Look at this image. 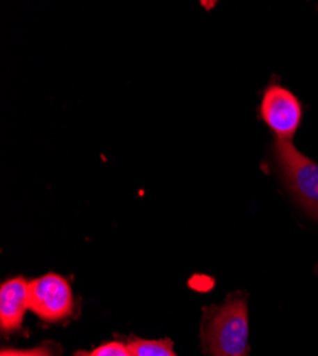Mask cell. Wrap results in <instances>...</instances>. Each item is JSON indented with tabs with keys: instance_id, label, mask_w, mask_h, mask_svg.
Returning <instances> with one entry per match:
<instances>
[{
	"instance_id": "6da1fadb",
	"label": "cell",
	"mask_w": 318,
	"mask_h": 356,
	"mask_svg": "<svg viewBox=\"0 0 318 356\" xmlns=\"http://www.w3.org/2000/svg\"><path fill=\"white\" fill-rule=\"evenodd\" d=\"M247 296L234 292L221 305L203 309L200 338L206 356H250Z\"/></svg>"
},
{
	"instance_id": "7a4b0ae2",
	"label": "cell",
	"mask_w": 318,
	"mask_h": 356,
	"mask_svg": "<svg viewBox=\"0 0 318 356\" xmlns=\"http://www.w3.org/2000/svg\"><path fill=\"white\" fill-rule=\"evenodd\" d=\"M273 154L287 188L303 210L318 221V164L305 157L292 141H276Z\"/></svg>"
},
{
	"instance_id": "3957f363",
	"label": "cell",
	"mask_w": 318,
	"mask_h": 356,
	"mask_svg": "<svg viewBox=\"0 0 318 356\" xmlns=\"http://www.w3.org/2000/svg\"><path fill=\"white\" fill-rule=\"evenodd\" d=\"M76 308L69 281L59 274H46L29 282V309L47 323L66 321Z\"/></svg>"
},
{
	"instance_id": "277c9868",
	"label": "cell",
	"mask_w": 318,
	"mask_h": 356,
	"mask_svg": "<svg viewBox=\"0 0 318 356\" xmlns=\"http://www.w3.org/2000/svg\"><path fill=\"white\" fill-rule=\"evenodd\" d=\"M258 111L278 141H292L303 118L300 100L288 88L276 83L266 88Z\"/></svg>"
},
{
	"instance_id": "5b68a950",
	"label": "cell",
	"mask_w": 318,
	"mask_h": 356,
	"mask_svg": "<svg viewBox=\"0 0 318 356\" xmlns=\"http://www.w3.org/2000/svg\"><path fill=\"white\" fill-rule=\"evenodd\" d=\"M29 282L23 277H16L0 286V330L3 334H13L22 328L29 309Z\"/></svg>"
},
{
	"instance_id": "8992f818",
	"label": "cell",
	"mask_w": 318,
	"mask_h": 356,
	"mask_svg": "<svg viewBox=\"0 0 318 356\" xmlns=\"http://www.w3.org/2000/svg\"><path fill=\"white\" fill-rule=\"evenodd\" d=\"M134 356H177L168 338L163 339H141L132 337L127 342Z\"/></svg>"
},
{
	"instance_id": "52a82bcc",
	"label": "cell",
	"mask_w": 318,
	"mask_h": 356,
	"mask_svg": "<svg viewBox=\"0 0 318 356\" xmlns=\"http://www.w3.org/2000/svg\"><path fill=\"white\" fill-rule=\"evenodd\" d=\"M74 356H134L127 343L111 341L92 350H77Z\"/></svg>"
},
{
	"instance_id": "ba28073f",
	"label": "cell",
	"mask_w": 318,
	"mask_h": 356,
	"mask_svg": "<svg viewBox=\"0 0 318 356\" xmlns=\"http://www.w3.org/2000/svg\"><path fill=\"white\" fill-rule=\"evenodd\" d=\"M0 356H54L47 346H38L35 349H3Z\"/></svg>"
}]
</instances>
